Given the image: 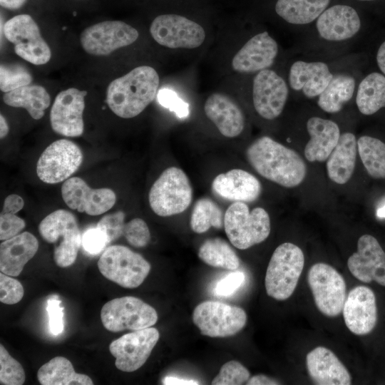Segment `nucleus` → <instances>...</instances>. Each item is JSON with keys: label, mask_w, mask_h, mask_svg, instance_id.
Returning a JSON list of instances; mask_svg holds the SVG:
<instances>
[{"label": "nucleus", "mask_w": 385, "mask_h": 385, "mask_svg": "<svg viewBox=\"0 0 385 385\" xmlns=\"http://www.w3.org/2000/svg\"><path fill=\"white\" fill-rule=\"evenodd\" d=\"M245 155L258 174L282 187H297L306 177L307 165L299 154L269 136L255 140Z\"/></svg>", "instance_id": "obj_1"}, {"label": "nucleus", "mask_w": 385, "mask_h": 385, "mask_svg": "<svg viewBox=\"0 0 385 385\" xmlns=\"http://www.w3.org/2000/svg\"><path fill=\"white\" fill-rule=\"evenodd\" d=\"M159 83L158 73L153 67L138 66L109 84L106 103L120 118L135 117L155 98Z\"/></svg>", "instance_id": "obj_2"}, {"label": "nucleus", "mask_w": 385, "mask_h": 385, "mask_svg": "<svg viewBox=\"0 0 385 385\" xmlns=\"http://www.w3.org/2000/svg\"><path fill=\"white\" fill-rule=\"evenodd\" d=\"M304 265V256L297 245L291 242L279 245L269 262L265 278L267 294L283 301L294 293Z\"/></svg>", "instance_id": "obj_3"}, {"label": "nucleus", "mask_w": 385, "mask_h": 385, "mask_svg": "<svg viewBox=\"0 0 385 385\" xmlns=\"http://www.w3.org/2000/svg\"><path fill=\"white\" fill-rule=\"evenodd\" d=\"M224 227L230 243L237 249L246 250L268 237L270 218L262 207L250 211L245 202H235L225 213Z\"/></svg>", "instance_id": "obj_4"}, {"label": "nucleus", "mask_w": 385, "mask_h": 385, "mask_svg": "<svg viewBox=\"0 0 385 385\" xmlns=\"http://www.w3.org/2000/svg\"><path fill=\"white\" fill-rule=\"evenodd\" d=\"M38 232L46 242L53 245L57 266L65 268L75 262L82 235L73 214L63 209L51 212L41 220Z\"/></svg>", "instance_id": "obj_5"}, {"label": "nucleus", "mask_w": 385, "mask_h": 385, "mask_svg": "<svg viewBox=\"0 0 385 385\" xmlns=\"http://www.w3.org/2000/svg\"><path fill=\"white\" fill-rule=\"evenodd\" d=\"M151 210L158 216L169 217L184 212L192 200V188L185 173L177 167L165 169L149 192Z\"/></svg>", "instance_id": "obj_6"}, {"label": "nucleus", "mask_w": 385, "mask_h": 385, "mask_svg": "<svg viewBox=\"0 0 385 385\" xmlns=\"http://www.w3.org/2000/svg\"><path fill=\"white\" fill-rule=\"evenodd\" d=\"M98 267L106 279L125 288H135L150 271V263L140 254L123 245H111L101 255Z\"/></svg>", "instance_id": "obj_7"}, {"label": "nucleus", "mask_w": 385, "mask_h": 385, "mask_svg": "<svg viewBox=\"0 0 385 385\" xmlns=\"http://www.w3.org/2000/svg\"><path fill=\"white\" fill-rule=\"evenodd\" d=\"M103 327L112 332L138 330L154 325L158 321L155 309L139 298L126 296L106 302L101 310Z\"/></svg>", "instance_id": "obj_8"}, {"label": "nucleus", "mask_w": 385, "mask_h": 385, "mask_svg": "<svg viewBox=\"0 0 385 385\" xmlns=\"http://www.w3.org/2000/svg\"><path fill=\"white\" fill-rule=\"evenodd\" d=\"M307 282L319 311L329 317L340 314L346 299V282L331 265L319 262L313 265Z\"/></svg>", "instance_id": "obj_9"}, {"label": "nucleus", "mask_w": 385, "mask_h": 385, "mask_svg": "<svg viewBox=\"0 0 385 385\" xmlns=\"http://www.w3.org/2000/svg\"><path fill=\"white\" fill-rule=\"evenodd\" d=\"M192 321L201 334L210 337H227L241 331L247 314L242 308L220 302L205 301L194 309Z\"/></svg>", "instance_id": "obj_10"}, {"label": "nucleus", "mask_w": 385, "mask_h": 385, "mask_svg": "<svg viewBox=\"0 0 385 385\" xmlns=\"http://www.w3.org/2000/svg\"><path fill=\"white\" fill-rule=\"evenodd\" d=\"M4 34L14 45L15 53L29 63L43 65L50 60V48L30 15L19 14L9 19L4 25Z\"/></svg>", "instance_id": "obj_11"}, {"label": "nucleus", "mask_w": 385, "mask_h": 385, "mask_svg": "<svg viewBox=\"0 0 385 385\" xmlns=\"http://www.w3.org/2000/svg\"><path fill=\"white\" fill-rule=\"evenodd\" d=\"M150 33L158 44L169 48H196L204 43L206 37L200 24L173 14L155 17L150 26Z\"/></svg>", "instance_id": "obj_12"}, {"label": "nucleus", "mask_w": 385, "mask_h": 385, "mask_svg": "<svg viewBox=\"0 0 385 385\" xmlns=\"http://www.w3.org/2000/svg\"><path fill=\"white\" fill-rule=\"evenodd\" d=\"M83 153L73 142L61 139L53 142L41 153L36 165L38 178L48 184L66 180L81 166Z\"/></svg>", "instance_id": "obj_13"}, {"label": "nucleus", "mask_w": 385, "mask_h": 385, "mask_svg": "<svg viewBox=\"0 0 385 385\" xmlns=\"http://www.w3.org/2000/svg\"><path fill=\"white\" fill-rule=\"evenodd\" d=\"M138 36V31L123 21H105L84 29L81 34V43L89 54L107 56L133 43Z\"/></svg>", "instance_id": "obj_14"}, {"label": "nucleus", "mask_w": 385, "mask_h": 385, "mask_svg": "<svg viewBox=\"0 0 385 385\" xmlns=\"http://www.w3.org/2000/svg\"><path fill=\"white\" fill-rule=\"evenodd\" d=\"M160 337L154 327L135 330L113 341L109 351L115 358L117 369L132 372L140 369L150 356Z\"/></svg>", "instance_id": "obj_15"}, {"label": "nucleus", "mask_w": 385, "mask_h": 385, "mask_svg": "<svg viewBox=\"0 0 385 385\" xmlns=\"http://www.w3.org/2000/svg\"><path fill=\"white\" fill-rule=\"evenodd\" d=\"M288 93L285 81L270 68L257 72L253 78V106L256 112L265 119L273 120L280 115Z\"/></svg>", "instance_id": "obj_16"}, {"label": "nucleus", "mask_w": 385, "mask_h": 385, "mask_svg": "<svg viewBox=\"0 0 385 385\" xmlns=\"http://www.w3.org/2000/svg\"><path fill=\"white\" fill-rule=\"evenodd\" d=\"M61 196L69 208L89 215L103 214L112 208L116 201V195L112 190L93 189L78 177L70 178L63 183Z\"/></svg>", "instance_id": "obj_17"}, {"label": "nucleus", "mask_w": 385, "mask_h": 385, "mask_svg": "<svg viewBox=\"0 0 385 385\" xmlns=\"http://www.w3.org/2000/svg\"><path fill=\"white\" fill-rule=\"evenodd\" d=\"M86 91L70 88L56 97L50 112L53 131L67 137H78L83 133V113Z\"/></svg>", "instance_id": "obj_18"}, {"label": "nucleus", "mask_w": 385, "mask_h": 385, "mask_svg": "<svg viewBox=\"0 0 385 385\" xmlns=\"http://www.w3.org/2000/svg\"><path fill=\"white\" fill-rule=\"evenodd\" d=\"M347 266L359 281H374L385 287V252L372 235L366 234L359 238L357 250L349 257Z\"/></svg>", "instance_id": "obj_19"}, {"label": "nucleus", "mask_w": 385, "mask_h": 385, "mask_svg": "<svg viewBox=\"0 0 385 385\" xmlns=\"http://www.w3.org/2000/svg\"><path fill=\"white\" fill-rule=\"evenodd\" d=\"M346 327L356 335L370 333L377 322V306L374 292L366 286H356L349 292L343 306Z\"/></svg>", "instance_id": "obj_20"}, {"label": "nucleus", "mask_w": 385, "mask_h": 385, "mask_svg": "<svg viewBox=\"0 0 385 385\" xmlns=\"http://www.w3.org/2000/svg\"><path fill=\"white\" fill-rule=\"evenodd\" d=\"M278 53L277 41L267 31L250 38L232 58L231 66L240 73H257L270 68Z\"/></svg>", "instance_id": "obj_21"}, {"label": "nucleus", "mask_w": 385, "mask_h": 385, "mask_svg": "<svg viewBox=\"0 0 385 385\" xmlns=\"http://www.w3.org/2000/svg\"><path fill=\"white\" fill-rule=\"evenodd\" d=\"M207 118L225 137L232 138L242 133L245 128V115L238 104L229 96L222 93L210 95L204 104Z\"/></svg>", "instance_id": "obj_22"}, {"label": "nucleus", "mask_w": 385, "mask_h": 385, "mask_svg": "<svg viewBox=\"0 0 385 385\" xmlns=\"http://www.w3.org/2000/svg\"><path fill=\"white\" fill-rule=\"evenodd\" d=\"M212 189L217 195L229 201L252 202L262 192L259 180L242 169H232L217 175L212 183Z\"/></svg>", "instance_id": "obj_23"}, {"label": "nucleus", "mask_w": 385, "mask_h": 385, "mask_svg": "<svg viewBox=\"0 0 385 385\" xmlns=\"http://www.w3.org/2000/svg\"><path fill=\"white\" fill-rule=\"evenodd\" d=\"M309 377L317 385H349L351 377L347 369L330 349L317 346L306 356Z\"/></svg>", "instance_id": "obj_24"}, {"label": "nucleus", "mask_w": 385, "mask_h": 385, "mask_svg": "<svg viewBox=\"0 0 385 385\" xmlns=\"http://www.w3.org/2000/svg\"><path fill=\"white\" fill-rule=\"evenodd\" d=\"M360 27L361 21L356 11L346 5H334L325 9L317 21L319 34L327 41L350 38Z\"/></svg>", "instance_id": "obj_25"}, {"label": "nucleus", "mask_w": 385, "mask_h": 385, "mask_svg": "<svg viewBox=\"0 0 385 385\" xmlns=\"http://www.w3.org/2000/svg\"><path fill=\"white\" fill-rule=\"evenodd\" d=\"M38 242L36 237L24 232L0 245V270L7 275L19 276L24 265L36 255Z\"/></svg>", "instance_id": "obj_26"}, {"label": "nucleus", "mask_w": 385, "mask_h": 385, "mask_svg": "<svg viewBox=\"0 0 385 385\" xmlns=\"http://www.w3.org/2000/svg\"><path fill=\"white\" fill-rule=\"evenodd\" d=\"M310 139L304 148V156L309 162H324L337 145L340 134L338 125L330 120L312 117L307 123Z\"/></svg>", "instance_id": "obj_27"}, {"label": "nucleus", "mask_w": 385, "mask_h": 385, "mask_svg": "<svg viewBox=\"0 0 385 385\" xmlns=\"http://www.w3.org/2000/svg\"><path fill=\"white\" fill-rule=\"evenodd\" d=\"M323 62H294L289 70V83L294 91H302L307 98L319 96L333 78Z\"/></svg>", "instance_id": "obj_28"}, {"label": "nucleus", "mask_w": 385, "mask_h": 385, "mask_svg": "<svg viewBox=\"0 0 385 385\" xmlns=\"http://www.w3.org/2000/svg\"><path fill=\"white\" fill-rule=\"evenodd\" d=\"M357 152L355 135L351 133L341 134L327 160V172L332 181L343 185L350 180L354 171Z\"/></svg>", "instance_id": "obj_29"}, {"label": "nucleus", "mask_w": 385, "mask_h": 385, "mask_svg": "<svg viewBox=\"0 0 385 385\" xmlns=\"http://www.w3.org/2000/svg\"><path fill=\"white\" fill-rule=\"evenodd\" d=\"M42 385H92L87 375L76 373L71 362L63 356H56L43 364L37 372Z\"/></svg>", "instance_id": "obj_30"}, {"label": "nucleus", "mask_w": 385, "mask_h": 385, "mask_svg": "<svg viewBox=\"0 0 385 385\" xmlns=\"http://www.w3.org/2000/svg\"><path fill=\"white\" fill-rule=\"evenodd\" d=\"M3 100L9 106L25 108L35 120H39L44 115L45 110L51 103L46 90L36 85L25 86L6 93Z\"/></svg>", "instance_id": "obj_31"}, {"label": "nucleus", "mask_w": 385, "mask_h": 385, "mask_svg": "<svg viewBox=\"0 0 385 385\" xmlns=\"http://www.w3.org/2000/svg\"><path fill=\"white\" fill-rule=\"evenodd\" d=\"M330 0H277V14L292 24H307L316 19L326 9Z\"/></svg>", "instance_id": "obj_32"}, {"label": "nucleus", "mask_w": 385, "mask_h": 385, "mask_svg": "<svg viewBox=\"0 0 385 385\" xmlns=\"http://www.w3.org/2000/svg\"><path fill=\"white\" fill-rule=\"evenodd\" d=\"M356 103L359 111L370 115L385 107V76L373 72L360 83Z\"/></svg>", "instance_id": "obj_33"}, {"label": "nucleus", "mask_w": 385, "mask_h": 385, "mask_svg": "<svg viewBox=\"0 0 385 385\" xmlns=\"http://www.w3.org/2000/svg\"><path fill=\"white\" fill-rule=\"evenodd\" d=\"M355 81L353 77L340 74L333 76L327 88L319 96L318 106L325 112L340 111L354 95Z\"/></svg>", "instance_id": "obj_34"}, {"label": "nucleus", "mask_w": 385, "mask_h": 385, "mask_svg": "<svg viewBox=\"0 0 385 385\" xmlns=\"http://www.w3.org/2000/svg\"><path fill=\"white\" fill-rule=\"evenodd\" d=\"M198 257L205 264L216 268L235 270L240 266V259L235 250L220 237L206 240L199 248Z\"/></svg>", "instance_id": "obj_35"}, {"label": "nucleus", "mask_w": 385, "mask_h": 385, "mask_svg": "<svg viewBox=\"0 0 385 385\" xmlns=\"http://www.w3.org/2000/svg\"><path fill=\"white\" fill-rule=\"evenodd\" d=\"M357 150L369 175L375 179L385 178V143L364 135L357 140Z\"/></svg>", "instance_id": "obj_36"}, {"label": "nucleus", "mask_w": 385, "mask_h": 385, "mask_svg": "<svg viewBox=\"0 0 385 385\" xmlns=\"http://www.w3.org/2000/svg\"><path fill=\"white\" fill-rule=\"evenodd\" d=\"M190 225L192 230L198 234L207 232L210 227L221 229L224 227L222 210L212 199L200 198L193 207Z\"/></svg>", "instance_id": "obj_37"}, {"label": "nucleus", "mask_w": 385, "mask_h": 385, "mask_svg": "<svg viewBox=\"0 0 385 385\" xmlns=\"http://www.w3.org/2000/svg\"><path fill=\"white\" fill-rule=\"evenodd\" d=\"M26 375L21 364L14 359L0 344V384L4 385H21Z\"/></svg>", "instance_id": "obj_38"}, {"label": "nucleus", "mask_w": 385, "mask_h": 385, "mask_svg": "<svg viewBox=\"0 0 385 385\" xmlns=\"http://www.w3.org/2000/svg\"><path fill=\"white\" fill-rule=\"evenodd\" d=\"M32 81L30 73L20 65L0 66V88L8 93L19 88L28 86Z\"/></svg>", "instance_id": "obj_39"}, {"label": "nucleus", "mask_w": 385, "mask_h": 385, "mask_svg": "<svg viewBox=\"0 0 385 385\" xmlns=\"http://www.w3.org/2000/svg\"><path fill=\"white\" fill-rule=\"evenodd\" d=\"M250 378L248 369L239 361L232 360L225 363L212 381V385H240Z\"/></svg>", "instance_id": "obj_40"}, {"label": "nucleus", "mask_w": 385, "mask_h": 385, "mask_svg": "<svg viewBox=\"0 0 385 385\" xmlns=\"http://www.w3.org/2000/svg\"><path fill=\"white\" fill-rule=\"evenodd\" d=\"M123 236L135 247H144L150 240V232L146 222L141 218H134L125 223Z\"/></svg>", "instance_id": "obj_41"}, {"label": "nucleus", "mask_w": 385, "mask_h": 385, "mask_svg": "<svg viewBox=\"0 0 385 385\" xmlns=\"http://www.w3.org/2000/svg\"><path fill=\"white\" fill-rule=\"evenodd\" d=\"M108 245L106 234L97 225L88 228L82 235L81 246L88 255H98L105 250Z\"/></svg>", "instance_id": "obj_42"}, {"label": "nucleus", "mask_w": 385, "mask_h": 385, "mask_svg": "<svg viewBox=\"0 0 385 385\" xmlns=\"http://www.w3.org/2000/svg\"><path fill=\"white\" fill-rule=\"evenodd\" d=\"M24 290L16 279L3 272L0 274V301L6 304H14L21 300Z\"/></svg>", "instance_id": "obj_43"}, {"label": "nucleus", "mask_w": 385, "mask_h": 385, "mask_svg": "<svg viewBox=\"0 0 385 385\" xmlns=\"http://www.w3.org/2000/svg\"><path fill=\"white\" fill-rule=\"evenodd\" d=\"M125 217V213L120 210L103 216L96 225L105 232L109 244L123 235Z\"/></svg>", "instance_id": "obj_44"}, {"label": "nucleus", "mask_w": 385, "mask_h": 385, "mask_svg": "<svg viewBox=\"0 0 385 385\" xmlns=\"http://www.w3.org/2000/svg\"><path fill=\"white\" fill-rule=\"evenodd\" d=\"M245 281V275L242 272H232L217 282L214 288V294L219 297H229L234 294Z\"/></svg>", "instance_id": "obj_45"}, {"label": "nucleus", "mask_w": 385, "mask_h": 385, "mask_svg": "<svg viewBox=\"0 0 385 385\" xmlns=\"http://www.w3.org/2000/svg\"><path fill=\"white\" fill-rule=\"evenodd\" d=\"M25 227V221L15 214L1 213L0 240H6L19 235Z\"/></svg>", "instance_id": "obj_46"}, {"label": "nucleus", "mask_w": 385, "mask_h": 385, "mask_svg": "<svg viewBox=\"0 0 385 385\" xmlns=\"http://www.w3.org/2000/svg\"><path fill=\"white\" fill-rule=\"evenodd\" d=\"M61 301L57 299L48 300L46 310L48 314V327L50 332L55 336L63 331V307L60 306Z\"/></svg>", "instance_id": "obj_47"}, {"label": "nucleus", "mask_w": 385, "mask_h": 385, "mask_svg": "<svg viewBox=\"0 0 385 385\" xmlns=\"http://www.w3.org/2000/svg\"><path fill=\"white\" fill-rule=\"evenodd\" d=\"M174 93L168 91H161L158 93V101L165 107L175 111L178 116L185 117L188 115L187 105L178 99Z\"/></svg>", "instance_id": "obj_48"}, {"label": "nucleus", "mask_w": 385, "mask_h": 385, "mask_svg": "<svg viewBox=\"0 0 385 385\" xmlns=\"http://www.w3.org/2000/svg\"><path fill=\"white\" fill-rule=\"evenodd\" d=\"M24 205V201L21 197L16 194L9 195L4 202L1 213L16 214L19 212Z\"/></svg>", "instance_id": "obj_49"}, {"label": "nucleus", "mask_w": 385, "mask_h": 385, "mask_svg": "<svg viewBox=\"0 0 385 385\" xmlns=\"http://www.w3.org/2000/svg\"><path fill=\"white\" fill-rule=\"evenodd\" d=\"M247 385H276L279 384V383L270 378L269 376L264 374H257L252 377H250L247 382Z\"/></svg>", "instance_id": "obj_50"}, {"label": "nucleus", "mask_w": 385, "mask_h": 385, "mask_svg": "<svg viewBox=\"0 0 385 385\" xmlns=\"http://www.w3.org/2000/svg\"><path fill=\"white\" fill-rule=\"evenodd\" d=\"M163 384L165 385H196L199 384V382L193 379L167 376L163 379Z\"/></svg>", "instance_id": "obj_51"}, {"label": "nucleus", "mask_w": 385, "mask_h": 385, "mask_svg": "<svg viewBox=\"0 0 385 385\" xmlns=\"http://www.w3.org/2000/svg\"><path fill=\"white\" fill-rule=\"evenodd\" d=\"M27 0H0L1 7L9 10H16L21 8Z\"/></svg>", "instance_id": "obj_52"}, {"label": "nucleus", "mask_w": 385, "mask_h": 385, "mask_svg": "<svg viewBox=\"0 0 385 385\" xmlns=\"http://www.w3.org/2000/svg\"><path fill=\"white\" fill-rule=\"evenodd\" d=\"M376 61L379 68L385 76V41L381 44L377 51Z\"/></svg>", "instance_id": "obj_53"}, {"label": "nucleus", "mask_w": 385, "mask_h": 385, "mask_svg": "<svg viewBox=\"0 0 385 385\" xmlns=\"http://www.w3.org/2000/svg\"><path fill=\"white\" fill-rule=\"evenodd\" d=\"M0 126H1L0 137L2 139L5 138L9 133L8 123L5 118L2 115H0Z\"/></svg>", "instance_id": "obj_54"}, {"label": "nucleus", "mask_w": 385, "mask_h": 385, "mask_svg": "<svg viewBox=\"0 0 385 385\" xmlns=\"http://www.w3.org/2000/svg\"><path fill=\"white\" fill-rule=\"evenodd\" d=\"M376 215L380 218H385V205L377 210Z\"/></svg>", "instance_id": "obj_55"}, {"label": "nucleus", "mask_w": 385, "mask_h": 385, "mask_svg": "<svg viewBox=\"0 0 385 385\" xmlns=\"http://www.w3.org/2000/svg\"><path fill=\"white\" fill-rule=\"evenodd\" d=\"M359 1H373V0H359Z\"/></svg>", "instance_id": "obj_56"}]
</instances>
